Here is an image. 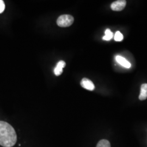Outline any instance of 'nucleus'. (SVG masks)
<instances>
[{"label":"nucleus","mask_w":147,"mask_h":147,"mask_svg":"<svg viewBox=\"0 0 147 147\" xmlns=\"http://www.w3.org/2000/svg\"><path fill=\"white\" fill-rule=\"evenodd\" d=\"M105 33V36L102 37V39L104 40H106V41L110 40L113 37V33H112V32L111 31L110 29L107 28V30H106Z\"/></svg>","instance_id":"nucleus-8"},{"label":"nucleus","mask_w":147,"mask_h":147,"mask_svg":"<svg viewBox=\"0 0 147 147\" xmlns=\"http://www.w3.org/2000/svg\"><path fill=\"white\" fill-rule=\"evenodd\" d=\"M5 9V5L3 1L0 0V14L3 13Z\"/></svg>","instance_id":"nucleus-11"},{"label":"nucleus","mask_w":147,"mask_h":147,"mask_svg":"<svg viewBox=\"0 0 147 147\" xmlns=\"http://www.w3.org/2000/svg\"><path fill=\"white\" fill-rule=\"evenodd\" d=\"M126 5V1L125 0H118L113 2L111 5V8L113 11H121L123 10Z\"/></svg>","instance_id":"nucleus-3"},{"label":"nucleus","mask_w":147,"mask_h":147,"mask_svg":"<svg viewBox=\"0 0 147 147\" xmlns=\"http://www.w3.org/2000/svg\"><path fill=\"white\" fill-rule=\"evenodd\" d=\"M65 66V62L63 61H60L54 69V73L56 76H59L63 72V68Z\"/></svg>","instance_id":"nucleus-6"},{"label":"nucleus","mask_w":147,"mask_h":147,"mask_svg":"<svg viewBox=\"0 0 147 147\" xmlns=\"http://www.w3.org/2000/svg\"><path fill=\"white\" fill-rule=\"evenodd\" d=\"M81 86L84 89L88 90H93L95 89V86L93 82L89 79L84 78L81 81Z\"/></svg>","instance_id":"nucleus-4"},{"label":"nucleus","mask_w":147,"mask_h":147,"mask_svg":"<svg viewBox=\"0 0 147 147\" xmlns=\"http://www.w3.org/2000/svg\"><path fill=\"white\" fill-rule=\"evenodd\" d=\"M17 141V135L13 126L4 121H0V146L12 147Z\"/></svg>","instance_id":"nucleus-1"},{"label":"nucleus","mask_w":147,"mask_h":147,"mask_svg":"<svg viewBox=\"0 0 147 147\" xmlns=\"http://www.w3.org/2000/svg\"><path fill=\"white\" fill-rule=\"evenodd\" d=\"M147 98V84H144L141 85L140 94L139 95V99L140 100H146Z\"/></svg>","instance_id":"nucleus-7"},{"label":"nucleus","mask_w":147,"mask_h":147,"mask_svg":"<svg viewBox=\"0 0 147 147\" xmlns=\"http://www.w3.org/2000/svg\"><path fill=\"white\" fill-rule=\"evenodd\" d=\"M73 16L70 15H62L57 20V24L58 26L66 27L71 26L73 24Z\"/></svg>","instance_id":"nucleus-2"},{"label":"nucleus","mask_w":147,"mask_h":147,"mask_svg":"<svg viewBox=\"0 0 147 147\" xmlns=\"http://www.w3.org/2000/svg\"><path fill=\"white\" fill-rule=\"evenodd\" d=\"M96 147H111L110 143L106 140H101L98 143Z\"/></svg>","instance_id":"nucleus-9"},{"label":"nucleus","mask_w":147,"mask_h":147,"mask_svg":"<svg viewBox=\"0 0 147 147\" xmlns=\"http://www.w3.org/2000/svg\"><path fill=\"white\" fill-rule=\"evenodd\" d=\"M114 38H115V40L117 42H121L123 39V36L120 32H116Z\"/></svg>","instance_id":"nucleus-10"},{"label":"nucleus","mask_w":147,"mask_h":147,"mask_svg":"<svg viewBox=\"0 0 147 147\" xmlns=\"http://www.w3.org/2000/svg\"><path fill=\"white\" fill-rule=\"evenodd\" d=\"M116 61L120 65L126 68H130L131 67V64L127 61L125 58L121 57V56H117L116 57Z\"/></svg>","instance_id":"nucleus-5"}]
</instances>
